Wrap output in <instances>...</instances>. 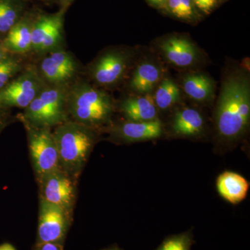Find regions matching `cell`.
Returning a JSON list of instances; mask_svg holds the SVG:
<instances>
[{
    "mask_svg": "<svg viewBox=\"0 0 250 250\" xmlns=\"http://www.w3.org/2000/svg\"><path fill=\"white\" fill-rule=\"evenodd\" d=\"M37 67L49 85H70L79 70L78 62L72 54L61 49L48 52Z\"/></svg>",
    "mask_w": 250,
    "mask_h": 250,
    "instance_id": "cell-9",
    "label": "cell"
},
{
    "mask_svg": "<svg viewBox=\"0 0 250 250\" xmlns=\"http://www.w3.org/2000/svg\"><path fill=\"white\" fill-rule=\"evenodd\" d=\"M147 1L157 7H164L167 0H147Z\"/></svg>",
    "mask_w": 250,
    "mask_h": 250,
    "instance_id": "cell-28",
    "label": "cell"
},
{
    "mask_svg": "<svg viewBox=\"0 0 250 250\" xmlns=\"http://www.w3.org/2000/svg\"><path fill=\"white\" fill-rule=\"evenodd\" d=\"M129 63V54L123 51H109L95 61L90 67V75L99 85H114L124 77Z\"/></svg>",
    "mask_w": 250,
    "mask_h": 250,
    "instance_id": "cell-11",
    "label": "cell"
},
{
    "mask_svg": "<svg viewBox=\"0 0 250 250\" xmlns=\"http://www.w3.org/2000/svg\"><path fill=\"white\" fill-rule=\"evenodd\" d=\"M54 139L62 170L74 179L80 173L95 143L93 128L76 121L56 126Z\"/></svg>",
    "mask_w": 250,
    "mask_h": 250,
    "instance_id": "cell-2",
    "label": "cell"
},
{
    "mask_svg": "<svg viewBox=\"0 0 250 250\" xmlns=\"http://www.w3.org/2000/svg\"><path fill=\"white\" fill-rule=\"evenodd\" d=\"M159 47L166 59L175 66H190L197 62L198 57L195 46L185 38H167L161 42Z\"/></svg>",
    "mask_w": 250,
    "mask_h": 250,
    "instance_id": "cell-13",
    "label": "cell"
},
{
    "mask_svg": "<svg viewBox=\"0 0 250 250\" xmlns=\"http://www.w3.org/2000/svg\"><path fill=\"white\" fill-rule=\"evenodd\" d=\"M36 15L26 11L6 34L3 42L9 53L25 54L31 51V30Z\"/></svg>",
    "mask_w": 250,
    "mask_h": 250,
    "instance_id": "cell-14",
    "label": "cell"
},
{
    "mask_svg": "<svg viewBox=\"0 0 250 250\" xmlns=\"http://www.w3.org/2000/svg\"><path fill=\"white\" fill-rule=\"evenodd\" d=\"M9 52L6 49L3 41H0V62L9 57Z\"/></svg>",
    "mask_w": 250,
    "mask_h": 250,
    "instance_id": "cell-27",
    "label": "cell"
},
{
    "mask_svg": "<svg viewBox=\"0 0 250 250\" xmlns=\"http://www.w3.org/2000/svg\"><path fill=\"white\" fill-rule=\"evenodd\" d=\"M172 126L176 134L184 136H197L203 131L205 121L197 110L184 108L174 115Z\"/></svg>",
    "mask_w": 250,
    "mask_h": 250,
    "instance_id": "cell-17",
    "label": "cell"
},
{
    "mask_svg": "<svg viewBox=\"0 0 250 250\" xmlns=\"http://www.w3.org/2000/svg\"><path fill=\"white\" fill-rule=\"evenodd\" d=\"M22 123L27 129L29 152L38 179L60 169L58 150L51 128Z\"/></svg>",
    "mask_w": 250,
    "mask_h": 250,
    "instance_id": "cell-5",
    "label": "cell"
},
{
    "mask_svg": "<svg viewBox=\"0 0 250 250\" xmlns=\"http://www.w3.org/2000/svg\"><path fill=\"white\" fill-rule=\"evenodd\" d=\"M70 85H46L24 108L21 121L32 126L49 128L67 121V96Z\"/></svg>",
    "mask_w": 250,
    "mask_h": 250,
    "instance_id": "cell-4",
    "label": "cell"
},
{
    "mask_svg": "<svg viewBox=\"0 0 250 250\" xmlns=\"http://www.w3.org/2000/svg\"><path fill=\"white\" fill-rule=\"evenodd\" d=\"M195 8H197L202 12L208 14L217 4V0H192Z\"/></svg>",
    "mask_w": 250,
    "mask_h": 250,
    "instance_id": "cell-25",
    "label": "cell"
},
{
    "mask_svg": "<svg viewBox=\"0 0 250 250\" xmlns=\"http://www.w3.org/2000/svg\"><path fill=\"white\" fill-rule=\"evenodd\" d=\"M183 89L189 98L200 103L208 101L214 93V83L204 74H190L184 77Z\"/></svg>",
    "mask_w": 250,
    "mask_h": 250,
    "instance_id": "cell-19",
    "label": "cell"
},
{
    "mask_svg": "<svg viewBox=\"0 0 250 250\" xmlns=\"http://www.w3.org/2000/svg\"><path fill=\"white\" fill-rule=\"evenodd\" d=\"M42 1H47V2H49V1H54V0H42Z\"/></svg>",
    "mask_w": 250,
    "mask_h": 250,
    "instance_id": "cell-32",
    "label": "cell"
},
{
    "mask_svg": "<svg viewBox=\"0 0 250 250\" xmlns=\"http://www.w3.org/2000/svg\"><path fill=\"white\" fill-rule=\"evenodd\" d=\"M193 238L190 231L167 237L156 250H191Z\"/></svg>",
    "mask_w": 250,
    "mask_h": 250,
    "instance_id": "cell-24",
    "label": "cell"
},
{
    "mask_svg": "<svg viewBox=\"0 0 250 250\" xmlns=\"http://www.w3.org/2000/svg\"><path fill=\"white\" fill-rule=\"evenodd\" d=\"M102 250H123L120 249L119 248H118V247H116V246H112V247H110V248H106V249H103Z\"/></svg>",
    "mask_w": 250,
    "mask_h": 250,
    "instance_id": "cell-31",
    "label": "cell"
},
{
    "mask_svg": "<svg viewBox=\"0 0 250 250\" xmlns=\"http://www.w3.org/2000/svg\"><path fill=\"white\" fill-rule=\"evenodd\" d=\"M34 250H63L62 243H36Z\"/></svg>",
    "mask_w": 250,
    "mask_h": 250,
    "instance_id": "cell-26",
    "label": "cell"
},
{
    "mask_svg": "<svg viewBox=\"0 0 250 250\" xmlns=\"http://www.w3.org/2000/svg\"><path fill=\"white\" fill-rule=\"evenodd\" d=\"M250 85L248 77L237 72L223 82L215 114L219 135L235 140L246 132L250 123Z\"/></svg>",
    "mask_w": 250,
    "mask_h": 250,
    "instance_id": "cell-1",
    "label": "cell"
},
{
    "mask_svg": "<svg viewBox=\"0 0 250 250\" xmlns=\"http://www.w3.org/2000/svg\"><path fill=\"white\" fill-rule=\"evenodd\" d=\"M67 110L75 121L93 128L108 123L114 106L107 93L78 82L69 86Z\"/></svg>",
    "mask_w": 250,
    "mask_h": 250,
    "instance_id": "cell-3",
    "label": "cell"
},
{
    "mask_svg": "<svg viewBox=\"0 0 250 250\" xmlns=\"http://www.w3.org/2000/svg\"><path fill=\"white\" fill-rule=\"evenodd\" d=\"M47 85L37 66L28 65L0 90V106L27 108Z\"/></svg>",
    "mask_w": 250,
    "mask_h": 250,
    "instance_id": "cell-6",
    "label": "cell"
},
{
    "mask_svg": "<svg viewBox=\"0 0 250 250\" xmlns=\"http://www.w3.org/2000/svg\"><path fill=\"white\" fill-rule=\"evenodd\" d=\"M67 10L54 14H36L31 30V50L48 53L59 49L62 41L64 16Z\"/></svg>",
    "mask_w": 250,
    "mask_h": 250,
    "instance_id": "cell-7",
    "label": "cell"
},
{
    "mask_svg": "<svg viewBox=\"0 0 250 250\" xmlns=\"http://www.w3.org/2000/svg\"><path fill=\"white\" fill-rule=\"evenodd\" d=\"M23 65L21 61L14 57L7 58L0 62V90L2 89L13 80L18 73L22 71Z\"/></svg>",
    "mask_w": 250,
    "mask_h": 250,
    "instance_id": "cell-23",
    "label": "cell"
},
{
    "mask_svg": "<svg viewBox=\"0 0 250 250\" xmlns=\"http://www.w3.org/2000/svg\"><path fill=\"white\" fill-rule=\"evenodd\" d=\"M156 107L166 110L178 103L180 100V90L175 83L169 78L164 79L157 87L154 96Z\"/></svg>",
    "mask_w": 250,
    "mask_h": 250,
    "instance_id": "cell-21",
    "label": "cell"
},
{
    "mask_svg": "<svg viewBox=\"0 0 250 250\" xmlns=\"http://www.w3.org/2000/svg\"><path fill=\"white\" fill-rule=\"evenodd\" d=\"M0 128H1V121H0Z\"/></svg>",
    "mask_w": 250,
    "mask_h": 250,
    "instance_id": "cell-33",
    "label": "cell"
},
{
    "mask_svg": "<svg viewBox=\"0 0 250 250\" xmlns=\"http://www.w3.org/2000/svg\"><path fill=\"white\" fill-rule=\"evenodd\" d=\"M39 182L41 199L70 213L75 200L73 178L60 168L39 179Z\"/></svg>",
    "mask_w": 250,
    "mask_h": 250,
    "instance_id": "cell-10",
    "label": "cell"
},
{
    "mask_svg": "<svg viewBox=\"0 0 250 250\" xmlns=\"http://www.w3.org/2000/svg\"><path fill=\"white\" fill-rule=\"evenodd\" d=\"M26 13L24 0H0V34H6Z\"/></svg>",
    "mask_w": 250,
    "mask_h": 250,
    "instance_id": "cell-20",
    "label": "cell"
},
{
    "mask_svg": "<svg viewBox=\"0 0 250 250\" xmlns=\"http://www.w3.org/2000/svg\"><path fill=\"white\" fill-rule=\"evenodd\" d=\"M121 110L129 121H154L157 116V107L150 94L126 98L121 104Z\"/></svg>",
    "mask_w": 250,
    "mask_h": 250,
    "instance_id": "cell-16",
    "label": "cell"
},
{
    "mask_svg": "<svg viewBox=\"0 0 250 250\" xmlns=\"http://www.w3.org/2000/svg\"><path fill=\"white\" fill-rule=\"evenodd\" d=\"M161 77L159 67L152 62H143L138 66L129 82L130 88L137 93L150 94Z\"/></svg>",
    "mask_w": 250,
    "mask_h": 250,
    "instance_id": "cell-18",
    "label": "cell"
},
{
    "mask_svg": "<svg viewBox=\"0 0 250 250\" xmlns=\"http://www.w3.org/2000/svg\"><path fill=\"white\" fill-rule=\"evenodd\" d=\"M70 213L41 199L36 243H62L70 227Z\"/></svg>",
    "mask_w": 250,
    "mask_h": 250,
    "instance_id": "cell-8",
    "label": "cell"
},
{
    "mask_svg": "<svg viewBox=\"0 0 250 250\" xmlns=\"http://www.w3.org/2000/svg\"><path fill=\"white\" fill-rule=\"evenodd\" d=\"M0 250H16L12 245L9 243H4L0 246Z\"/></svg>",
    "mask_w": 250,
    "mask_h": 250,
    "instance_id": "cell-30",
    "label": "cell"
},
{
    "mask_svg": "<svg viewBox=\"0 0 250 250\" xmlns=\"http://www.w3.org/2000/svg\"><path fill=\"white\" fill-rule=\"evenodd\" d=\"M164 7L179 19L192 21L197 18L196 9L192 0H167Z\"/></svg>",
    "mask_w": 250,
    "mask_h": 250,
    "instance_id": "cell-22",
    "label": "cell"
},
{
    "mask_svg": "<svg viewBox=\"0 0 250 250\" xmlns=\"http://www.w3.org/2000/svg\"><path fill=\"white\" fill-rule=\"evenodd\" d=\"M162 124L159 119L147 122L128 121L113 126L111 134L125 142L149 141L160 137Z\"/></svg>",
    "mask_w": 250,
    "mask_h": 250,
    "instance_id": "cell-12",
    "label": "cell"
},
{
    "mask_svg": "<svg viewBox=\"0 0 250 250\" xmlns=\"http://www.w3.org/2000/svg\"><path fill=\"white\" fill-rule=\"evenodd\" d=\"M61 5H62V9H67V8L71 5L75 0H59Z\"/></svg>",
    "mask_w": 250,
    "mask_h": 250,
    "instance_id": "cell-29",
    "label": "cell"
},
{
    "mask_svg": "<svg viewBox=\"0 0 250 250\" xmlns=\"http://www.w3.org/2000/svg\"><path fill=\"white\" fill-rule=\"evenodd\" d=\"M216 186L220 196L232 205H238L246 198L250 184L241 174L226 171L218 176Z\"/></svg>",
    "mask_w": 250,
    "mask_h": 250,
    "instance_id": "cell-15",
    "label": "cell"
}]
</instances>
